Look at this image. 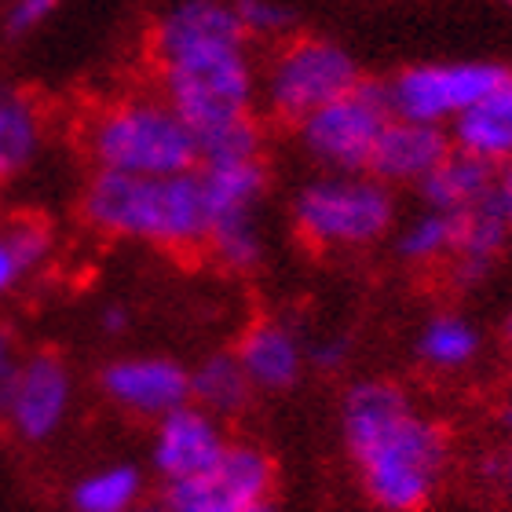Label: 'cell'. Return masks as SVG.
<instances>
[{
  "label": "cell",
  "mask_w": 512,
  "mask_h": 512,
  "mask_svg": "<svg viewBox=\"0 0 512 512\" xmlns=\"http://www.w3.org/2000/svg\"><path fill=\"white\" fill-rule=\"evenodd\" d=\"M505 4H509V8H512V0H505Z\"/></svg>",
  "instance_id": "obj_38"
},
{
  "label": "cell",
  "mask_w": 512,
  "mask_h": 512,
  "mask_svg": "<svg viewBox=\"0 0 512 512\" xmlns=\"http://www.w3.org/2000/svg\"><path fill=\"white\" fill-rule=\"evenodd\" d=\"M99 388L125 414L161 421L191 403V370L169 355H121L103 366Z\"/></svg>",
  "instance_id": "obj_10"
},
{
  "label": "cell",
  "mask_w": 512,
  "mask_h": 512,
  "mask_svg": "<svg viewBox=\"0 0 512 512\" xmlns=\"http://www.w3.org/2000/svg\"><path fill=\"white\" fill-rule=\"evenodd\" d=\"M363 81L355 55L330 37H286L267 55L260 81H256V103L267 118L300 125L319 107L341 99Z\"/></svg>",
  "instance_id": "obj_6"
},
{
  "label": "cell",
  "mask_w": 512,
  "mask_h": 512,
  "mask_svg": "<svg viewBox=\"0 0 512 512\" xmlns=\"http://www.w3.org/2000/svg\"><path fill=\"white\" fill-rule=\"evenodd\" d=\"M505 66L487 59H461V63H414L403 66L392 81H384V99L392 118L417 125L447 128L469 114L480 99L502 85Z\"/></svg>",
  "instance_id": "obj_8"
},
{
  "label": "cell",
  "mask_w": 512,
  "mask_h": 512,
  "mask_svg": "<svg viewBox=\"0 0 512 512\" xmlns=\"http://www.w3.org/2000/svg\"><path fill=\"white\" fill-rule=\"evenodd\" d=\"M289 220L315 253H363L395 235L399 202L370 172H319L297 187Z\"/></svg>",
  "instance_id": "obj_4"
},
{
  "label": "cell",
  "mask_w": 512,
  "mask_h": 512,
  "mask_svg": "<svg viewBox=\"0 0 512 512\" xmlns=\"http://www.w3.org/2000/svg\"><path fill=\"white\" fill-rule=\"evenodd\" d=\"M502 421H505V428L512 432V395H509V403H505V410H502Z\"/></svg>",
  "instance_id": "obj_35"
},
{
  "label": "cell",
  "mask_w": 512,
  "mask_h": 512,
  "mask_svg": "<svg viewBox=\"0 0 512 512\" xmlns=\"http://www.w3.org/2000/svg\"><path fill=\"white\" fill-rule=\"evenodd\" d=\"M161 96L187 121L194 139L224 128L238 118H249L256 110V70L249 44H224L205 52L180 55L154 66Z\"/></svg>",
  "instance_id": "obj_5"
},
{
  "label": "cell",
  "mask_w": 512,
  "mask_h": 512,
  "mask_svg": "<svg viewBox=\"0 0 512 512\" xmlns=\"http://www.w3.org/2000/svg\"><path fill=\"white\" fill-rule=\"evenodd\" d=\"M136 512H169L165 505H147V509H136Z\"/></svg>",
  "instance_id": "obj_37"
},
{
  "label": "cell",
  "mask_w": 512,
  "mask_h": 512,
  "mask_svg": "<svg viewBox=\"0 0 512 512\" xmlns=\"http://www.w3.org/2000/svg\"><path fill=\"white\" fill-rule=\"evenodd\" d=\"M44 110L22 88H0V180H15L41 158Z\"/></svg>",
  "instance_id": "obj_20"
},
{
  "label": "cell",
  "mask_w": 512,
  "mask_h": 512,
  "mask_svg": "<svg viewBox=\"0 0 512 512\" xmlns=\"http://www.w3.org/2000/svg\"><path fill=\"white\" fill-rule=\"evenodd\" d=\"M450 147L469 158L502 169L512 161V70H505L502 85L480 99L469 114L450 125Z\"/></svg>",
  "instance_id": "obj_15"
},
{
  "label": "cell",
  "mask_w": 512,
  "mask_h": 512,
  "mask_svg": "<svg viewBox=\"0 0 512 512\" xmlns=\"http://www.w3.org/2000/svg\"><path fill=\"white\" fill-rule=\"evenodd\" d=\"M81 216L96 235L172 253L202 249L209 238V205L198 169L176 176L92 172L81 194Z\"/></svg>",
  "instance_id": "obj_2"
},
{
  "label": "cell",
  "mask_w": 512,
  "mask_h": 512,
  "mask_svg": "<svg viewBox=\"0 0 512 512\" xmlns=\"http://www.w3.org/2000/svg\"><path fill=\"white\" fill-rule=\"evenodd\" d=\"M450 132L436 125H417V121L392 118L384 125L381 139L370 158V176L384 187H417L439 161L450 154Z\"/></svg>",
  "instance_id": "obj_14"
},
{
  "label": "cell",
  "mask_w": 512,
  "mask_h": 512,
  "mask_svg": "<svg viewBox=\"0 0 512 512\" xmlns=\"http://www.w3.org/2000/svg\"><path fill=\"white\" fill-rule=\"evenodd\" d=\"M494 172L498 169L469 158V154H461V150H450L447 158L439 161L436 169L417 183L421 205H425V209H436V213H450V216L469 213V209H476V205H483L491 198Z\"/></svg>",
  "instance_id": "obj_18"
},
{
  "label": "cell",
  "mask_w": 512,
  "mask_h": 512,
  "mask_svg": "<svg viewBox=\"0 0 512 512\" xmlns=\"http://www.w3.org/2000/svg\"><path fill=\"white\" fill-rule=\"evenodd\" d=\"M352 355V341L344 333H322L308 344V363L322 374H337Z\"/></svg>",
  "instance_id": "obj_30"
},
{
  "label": "cell",
  "mask_w": 512,
  "mask_h": 512,
  "mask_svg": "<svg viewBox=\"0 0 512 512\" xmlns=\"http://www.w3.org/2000/svg\"><path fill=\"white\" fill-rule=\"evenodd\" d=\"M198 176H202L205 205H209V224L256 216L267 198V183H271L264 158L231 161V165H198Z\"/></svg>",
  "instance_id": "obj_19"
},
{
  "label": "cell",
  "mask_w": 512,
  "mask_h": 512,
  "mask_svg": "<svg viewBox=\"0 0 512 512\" xmlns=\"http://www.w3.org/2000/svg\"><path fill=\"white\" fill-rule=\"evenodd\" d=\"M491 205L498 209V216H502L505 231H509V238H512V161H509V165H502L498 172H494Z\"/></svg>",
  "instance_id": "obj_31"
},
{
  "label": "cell",
  "mask_w": 512,
  "mask_h": 512,
  "mask_svg": "<svg viewBox=\"0 0 512 512\" xmlns=\"http://www.w3.org/2000/svg\"><path fill=\"white\" fill-rule=\"evenodd\" d=\"M253 384L246 381L235 352H213L191 370V403L202 406L205 414L231 421L246 414L253 403Z\"/></svg>",
  "instance_id": "obj_22"
},
{
  "label": "cell",
  "mask_w": 512,
  "mask_h": 512,
  "mask_svg": "<svg viewBox=\"0 0 512 512\" xmlns=\"http://www.w3.org/2000/svg\"><path fill=\"white\" fill-rule=\"evenodd\" d=\"M227 443H231V436H227V425L220 417L205 414L202 406L183 403L180 410L154 421L150 465H154L165 487L194 480L224 454Z\"/></svg>",
  "instance_id": "obj_12"
},
{
  "label": "cell",
  "mask_w": 512,
  "mask_h": 512,
  "mask_svg": "<svg viewBox=\"0 0 512 512\" xmlns=\"http://www.w3.org/2000/svg\"><path fill=\"white\" fill-rule=\"evenodd\" d=\"M509 377H512V370H509Z\"/></svg>",
  "instance_id": "obj_39"
},
{
  "label": "cell",
  "mask_w": 512,
  "mask_h": 512,
  "mask_svg": "<svg viewBox=\"0 0 512 512\" xmlns=\"http://www.w3.org/2000/svg\"><path fill=\"white\" fill-rule=\"evenodd\" d=\"M128 322H132V315H128V308H121V304H110V308H103V315H99V326L107 333H125L128 330Z\"/></svg>",
  "instance_id": "obj_32"
},
{
  "label": "cell",
  "mask_w": 512,
  "mask_h": 512,
  "mask_svg": "<svg viewBox=\"0 0 512 512\" xmlns=\"http://www.w3.org/2000/svg\"><path fill=\"white\" fill-rule=\"evenodd\" d=\"M235 359L242 366L253 392H289L304 377L308 366V341L289 319L249 322L235 344Z\"/></svg>",
  "instance_id": "obj_13"
},
{
  "label": "cell",
  "mask_w": 512,
  "mask_h": 512,
  "mask_svg": "<svg viewBox=\"0 0 512 512\" xmlns=\"http://www.w3.org/2000/svg\"><path fill=\"white\" fill-rule=\"evenodd\" d=\"M249 41H286L297 26V11L286 0H231Z\"/></svg>",
  "instance_id": "obj_27"
},
{
  "label": "cell",
  "mask_w": 512,
  "mask_h": 512,
  "mask_svg": "<svg viewBox=\"0 0 512 512\" xmlns=\"http://www.w3.org/2000/svg\"><path fill=\"white\" fill-rule=\"evenodd\" d=\"M246 512H278L271 502H264V505H253V509H246Z\"/></svg>",
  "instance_id": "obj_36"
},
{
  "label": "cell",
  "mask_w": 512,
  "mask_h": 512,
  "mask_svg": "<svg viewBox=\"0 0 512 512\" xmlns=\"http://www.w3.org/2000/svg\"><path fill=\"white\" fill-rule=\"evenodd\" d=\"M74 406V374L55 352H33L22 359L8 399V428L26 443H44L66 425Z\"/></svg>",
  "instance_id": "obj_11"
},
{
  "label": "cell",
  "mask_w": 512,
  "mask_h": 512,
  "mask_svg": "<svg viewBox=\"0 0 512 512\" xmlns=\"http://www.w3.org/2000/svg\"><path fill=\"white\" fill-rule=\"evenodd\" d=\"M194 143H198V165H231V161L264 158V128H260L256 114L231 121L224 128H213Z\"/></svg>",
  "instance_id": "obj_26"
},
{
  "label": "cell",
  "mask_w": 512,
  "mask_h": 512,
  "mask_svg": "<svg viewBox=\"0 0 512 512\" xmlns=\"http://www.w3.org/2000/svg\"><path fill=\"white\" fill-rule=\"evenodd\" d=\"M502 337H505V344L512 348V308H509V315L502 319Z\"/></svg>",
  "instance_id": "obj_34"
},
{
  "label": "cell",
  "mask_w": 512,
  "mask_h": 512,
  "mask_svg": "<svg viewBox=\"0 0 512 512\" xmlns=\"http://www.w3.org/2000/svg\"><path fill=\"white\" fill-rule=\"evenodd\" d=\"M483 352L480 326L465 311H432L414 337L417 363L432 374H461L476 366Z\"/></svg>",
  "instance_id": "obj_17"
},
{
  "label": "cell",
  "mask_w": 512,
  "mask_h": 512,
  "mask_svg": "<svg viewBox=\"0 0 512 512\" xmlns=\"http://www.w3.org/2000/svg\"><path fill=\"white\" fill-rule=\"evenodd\" d=\"M55 235L41 216H15L0 224V300H8L30 275L52 260Z\"/></svg>",
  "instance_id": "obj_21"
},
{
  "label": "cell",
  "mask_w": 512,
  "mask_h": 512,
  "mask_svg": "<svg viewBox=\"0 0 512 512\" xmlns=\"http://www.w3.org/2000/svg\"><path fill=\"white\" fill-rule=\"evenodd\" d=\"M22 344L19 337L0 322V421L8 414V399H11V388H15V377L22 370Z\"/></svg>",
  "instance_id": "obj_29"
},
{
  "label": "cell",
  "mask_w": 512,
  "mask_h": 512,
  "mask_svg": "<svg viewBox=\"0 0 512 512\" xmlns=\"http://www.w3.org/2000/svg\"><path fill=\"white\" fill-rule=\"evenodd\" d=\"M275 461L264 447L231 439L220 458L194 480L169 483L161 505L169 512H246L271 502Z\"/></svg>",
  "instance_id": "obj_9"
},
{
  "label": "cell",
  "mask_w": 512,
  "mask_h": 512,
  "mask_svg": "<svg viewBox=\"0 0 512 512\" xmlns=\"http://www.w3.org/2000/svg\"><path fill=\"white\" fill-rule=\"evenodd\" d=\"M502 476H505V483H509V491H512V443H509V450H505V458H502Z\"/></svg>",
  "instance_id": "obj_33"
},
{
  "label": "cell",
  "mask_w": 512,
  "mask_h": 512,
  "mask_svg": "<svg viewBox=\"0 0 512 512\" xmlns=\"http://www.w3.org/2000/svg\"><path fill=\"white\" fill-rule=\"evenodd\" d=\"M55 8H59V0H11L4 26H8L11 37H26V33L41 30L44 22L55 15Z\"/></svg>",
  "instance_id": "obj_28"
},
{
  "label": "cell",
  "mask_w": 512,
  "mask_h": 512,
  "mask_svg": "<svg viewBox=\"0 0 512 512\" xmlns=\"http://www.w3.org/2000/svg\"><path fill=\"white\" fill-rule=\"evenodd\" d=\"M341 436L359 487L381 512H421L450 472V432L399 381L363 377L341 399Z\"/></svg>",
  "instance_id": "obj_1"
},
{
  "label": "cell",
  "mask_w": 512,
  "mask_h": 512,
  "mask_svg": "<svg viewBox=\"0 0 512 512\" xmlns=\"http://www.w3.org/2000/svg\"><path fill=\"white\" fill-rule=\"evenodd\" d=\"M81 147L96 172L176 176L198 169V143L161 92H128L99 103L81 125Z\"/></svg>",
  "instance_id": "obj_3"
},
{
  "label": "cell",
  "mask_w": 512,
  "mask_h": 512,
  "mask_svg": "<svg viewBox=\"0 0 512 512\" xmlns=\"http://www.w3.org/2000/svg\"><path fill=\"white\" fill-rule=\"evenodd\" d=\"M205 249L213 253V260L235 275H249L264 264L267 238L260 227V216H238V220H216L209 224V238Z\"/></svg>",
  "instance_id": "obj_25"
},
{
  "label": "cell",
  "mask_w": 512,
  "mask_h": 512,
  "mask_svg": "<svg viewBox=\"0 0 512 512\" xmlns=\"http://www.w3.org/2000/svg\"><path fill=\"white\" fill-rule=\"evenodd\" d=\"M458 246V216L417 209L403 227H395V256L410 267H436L447 264Z\"/></svg>",
  "instance_id": "obj_23"
},
{
  "label": "cell",
  "mask_w": 512,
  "mask_h": 512,
  "mask_svg": "<svg viewBox=\"0 0 512 512\" xmlns=\"http://www.w3.org/2000/svg\"><path fill=\"white\" fill-rule=\"evenodd\" d=\"M509 231H505L502 216L491 205V198L469 213L458 216V246L447 260V278L454 289H476L491 278L494 264L502 260L509 249Z\"/></svg>",
  "instance_id": "obj_16"
},
{
  "label": "cell",
  "mask_w": 512,
  "mask_h": 512,
  "mask_svg": "<svg viewBox=\"0 0 512 512\" xmlns=\"http://www.w3.org/2000/svg\"><path fill=\"white\" fill-rule=\"evenodd\" d=\"M388 121L392 110L384 99V85L359 81L352 92L300 121L297 147L322 172H366Z\"/></svg>",
  "instance_id": "obj_7"
},
{
  "label": "cell",
  "mask_w": 512,
  "mask_h": 512,
  "mask_svg": "<svg viewBox=\"0 0 512 512\" xmlns=\"http://www.w3.org/2000/svg\"><path fill=\"white\" fill-rule=\"evenodd\" d=\"M143 472L136 465H103L74 487V512H136Z\"/></svg>",
  "instance_id": "obj_24"
}]
</instances>
